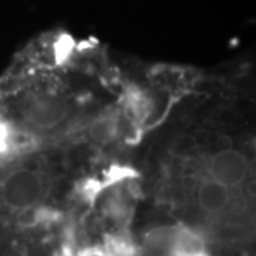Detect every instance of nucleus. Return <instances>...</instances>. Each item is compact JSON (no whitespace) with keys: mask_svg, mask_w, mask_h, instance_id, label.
<instances>
[{"mask_svg":"<svg viewBox=\"0 0 256 256\" xmlns=\"http://www.w3.org/2000/svg\"><path fill=\"white\" fill-rule=\"evenodd\" d=\"M230 190L225 185L214 181L212 178L204 180L196 190V204L200 210L208 216H220L232 204Z\"/></svg>","mask_w":256,"mask_h":256,"instance_id":"4","label":"nucleus"},{"mask_svg":"<svg viewBox=\"0 0 256 256\" xmlns=\"http://www.w3.org/2000/svg\"><path fill=\"white\" fill-rule=\"evenodd\" d=\"M191 256H210L208 254H205V250H201V252H198V254H194Z\"/></svg>","mask_w":256,"mask_h":256,"instance_id":"5","label":"nucleus"},{"mask_svg":"<svg viewBox=\"0 0 256 256\" xmlns=\"http://www.w3.org/2000/svg\"><path fill=\"white\" fill-rule=\"evenodd\" d=\"M249 168V158L244 152L232 148L215 152L208 162L210 178L225 185L230 191L239 188L246 181Z\"/></svg>","mask_w":256,"mask_h":256,"instance_id":"2","label":"nucleus"},{"mask_svg":"<svg viewBox=\"0 0 256 256\" xmlns=\"http://www.w3.org/2000/svg\"><path fill=\"white\" fill-rule=\"evenodd\" d=\"M23 114L28 126L37 130H48L57 127L66 120L68 116V106L57 96L42 94L28 101Z\"/></svg>","mask_w":256,"mask_h":256,"instance_id":"3","label":"nucleus"},{"mask_svg":"<svg viewBox=\"0 0 256 256\" xmlns=\"http://www.w3.org/2000/svg\"><path fill=\"white\" fill-rule=\"evenodd\" d=\"M44 182L36 171L18 170L4 178L0 186L3 202L13 210H28L42 200Z\"/></svg>","mask_w":256,"mask_h":256,"instance_id":"1","label":"nucleus"}]
</instances>
